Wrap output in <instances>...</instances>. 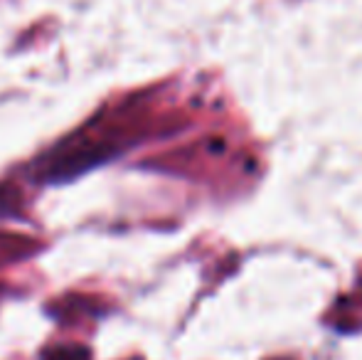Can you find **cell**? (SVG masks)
<instances>
[{
	"label": "cell",
	"instance_id": "1",
	"mask_svg": "<svg viewBox=\"0 0 362 360\" xmlns=\"http://www.w3.org/2000/svg\"><path fill=\"white\" fill-rule=\"evenodd\" d=\"M42 360H89V351L81 346H59L49 351Z\"/></svg>",
	"mask_w": 362,
	"mask_h": 360
}]
</instances>
